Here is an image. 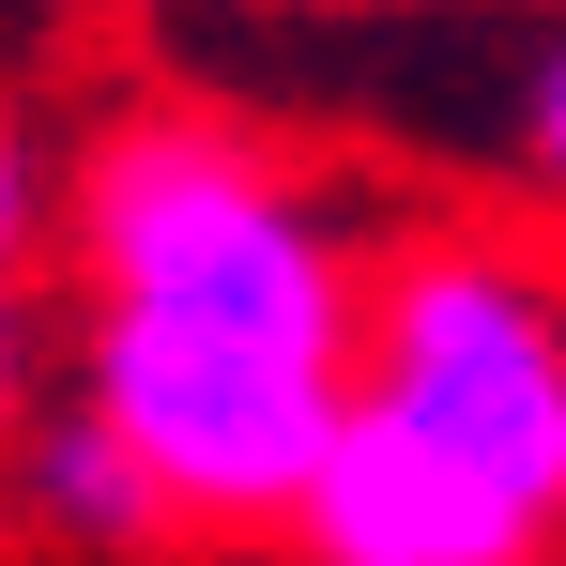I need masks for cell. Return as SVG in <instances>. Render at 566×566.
Here are the masks:
<instances>
[{"mask_svg": "<svg viewBox=\"0 0 566 566\" xmlns=\"http://www.w3.org/2000/svg\"><path fill=\"white\" fill-rule=\"evenodd\" d=\"M77 398L138 460L154 521H291L368 353V276L337 214L214 123H123L77 185Z\"/></svg>", "mask_w": 566, "mask_h": 566, "instance_id": "cell-1", "label": "cell"}, {"mask_svg": "<svg viewBox=\"0 0 566 566\" xmlns=\"http://www.w3.org/2000/svg\"><path fill=\"white\" fill-rule=\"evenodd\" d=\"M353 413L413 460H444L474 505H505L536 552L566 536V291L490 245H398L368 276Z\"/></svg>", "mask_w": 566, "mask_h": 566, "instance_id": "cell-2", "label": "cell"}, {"mask_svg": "<svg viewBox=\"0 0 566 566\" xmlns=\"http://www.w3.org/2000/svg\"><path fill=\"white\" fill-rule=\"evenodd\" d=\"M15 444H31V505H46L62 536H154V490H138V460L107 444L93 398H77V413H31Z\"/></svg>", "mask_w": 566, "mask_h": 566, "instance_id": "cell-3", "label": "cell"}, {"mask_svg": "<svg viewBox=\"0 0 566 566\" xmlns=\"http://www.w3.org/2000/svg\"><path fill=\"white\" fill-rule=\"evenodd\" d=\"M505 169L536 199H566V31H521V77H505Z\"/></svg>", "mask_w": 566, "mask_h": 566, "instance_id": "cell-4", "label": "cell"}, {"mask_svg": "<svg viewBox=\"0 0 566 566\" xmlns=\"http://www.w3.org/2000/svg\"><path fill=\"white\" fill-rule=\"evenodd\" d=\"M31 413H46V337H31V291L0 276V444H15Z\"/></svg>", "mask_w": 566, "mask_h": 566, "instance_id": "cell-5", "label": "cell"}, {"mask_svg": "<svg viewBox=\"0 0 566 566\" xmlns=\"http://www.w3.org/2000/svg\"><path fill=\"white\" fill-rule=\"evenodd\" d=\"M31 230H46V169H31V138L0 123V276L31 261Z\"/></svg>", "mask_w": 566, "mask_h": 566, "instance_id": "cell-6", "label": "cell"}]
</instances>
